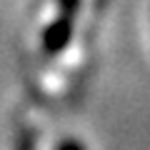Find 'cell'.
<instances>
[{
    "label": "cell",
    "instance_id": "obj_4",
    "mask_svg": "<svg viewBox=\"0 0 150 150\" xmlns=\"http://www.w3.org/2000/svg\"><path fill=\"white\" fill-rule=\"evenodd\" d=\"M18 150H33V140L28 138V135H23V138L18 140Z\"/></svg>",
    "mask_w": 150,
    "mask_h": 150
},
{
    "label": "cell",
    "instance_id": "obj_3",
    "mask_svg": "<svg viewBox=\"0 0 150 150\" xmlns=\"http://www.w3.org/2000/svg\"><path fill=\"white\" fill-rule=\"evenodd\" d=\"M60 8H63L65 15H73L75 8H78V0H60Z\"/></svg>",
    "mask_w": 150,
    "mask_h": 150
},
{
    "label": "cell",
    "instance_id": "obj_2",
    "mask_svg": "<svg viewBox=\"0 0 150 150\" xmlns=\"http://www.w3.org/2000/svg\"><path fill=\"white\" fill-rule=\"evenodd\" d=\"M58 150H85V148H83L78 140H63V143L58 145Z\"/></svg>",
    "mask_w": 150,
    "mask_h": 150
},
{
    "label": "cell",
    "instance_id": "obj_1",
    "mask_svg": "<svg viewBox=\"0 0 150 150\" xmlns=\"http://www.w3.org/2000/svg\"><path fill=\"white\" fill-rule=\"evenodd\" d=\"M70 35H73V15H63L55 23H50L48 30L43 33V48L45 53H58L68 45Z\"/></svg>",
    "mask_w": 150,
    "mask_h": 150
}]
</instances>
